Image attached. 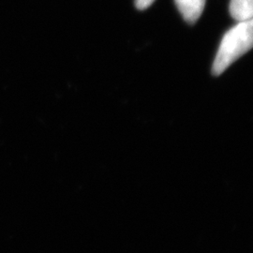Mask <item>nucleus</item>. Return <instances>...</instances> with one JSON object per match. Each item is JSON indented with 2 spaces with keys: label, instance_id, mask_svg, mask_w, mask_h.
<instances>
[{
  "label": "nucleus",
  "instance_id": "1",
  "mask_svg": "<svg viewBox=\"0 0 253 253\" xmlns=\"http://www.w3.org/2000/svg\"><path fill=\"white\" fill-rule=\"evenodd\" d=\"M253 48V18L240 21L222 38L212 67V74L218 76L240 56Z\"/></svg>",
  "mask_w": 253,
  "mask_h": 253
},
{
  "label": "nucleus",
  "instance_id": "3",
  "mask_svg": "<svg viewBox=\"0 0 253 253\" xmlns=\"http://www.w3.org/2000/svg\"><path fill=\"white\" fill-rule=\"evenodd\" d=\"M230 14L238 22L253 18V0H231Z\"/></svg>",
  "mask_w": 253,
  "mask_h": 253
},
{
  "label": "nucleus",
  "instance_id": "2",
  "mask_svg": "<svg viewBox=\"0 0 253 253\" xmlns=\"http://www.w3.org/2000/svg\"><path fill=\"white\" fill-rule=\"evenodd\" d=\"M174 2L183 18L190 25L198 21L206 6V0H174Z\"/></svg>",
  "mask_w": 253,
  "mask_h": 253
},
{
  "label": "nucleus",
  "instance_id": "4",
  "mask_svg": "<svg viewBox=\"0 0 253 253\" xmlns=\"http://www.w3.org/2000/svg\"><path fill=\"white\" fill-rule=\"evenodd\" d=\"M155 0H135L136 8L140 10L147 9Z\"/></svg>",
  "mask_w": 253,
  "mask_h": 253
}]
</instances>
